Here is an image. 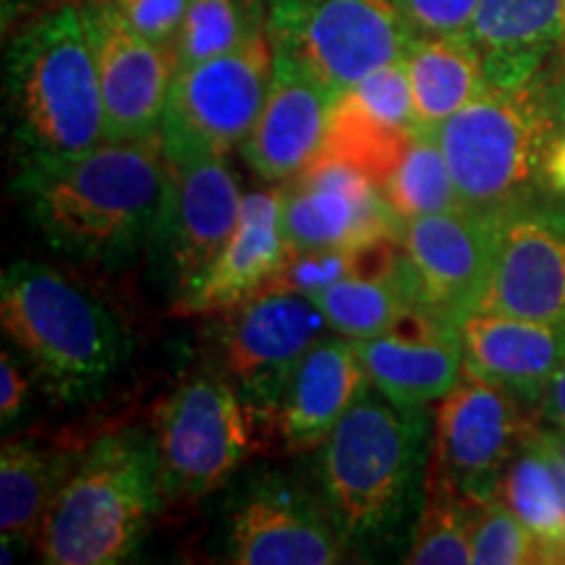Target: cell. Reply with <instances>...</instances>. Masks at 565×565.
I'll return each instance as SVG.
<instances>
[{"mask_svg":"<svg viewBox=\"0 0 565 565\" xmlns=\"http://www.w3.org/2000/svg\"><path fill=\"white\" fill-rule=\"evenodd\" d=\"M11 186L51 249L87 265H129L150 244L166 192L162 141L105 139L79 158L19 166Z\"/></svg>","mask_w":565,"mask_h":565,"instance_id":"cell-1","label":"cell"},{"mask_svg":"<svg viewBox=\"0 0 565 565\" xmlns=\"http://www.w3.org/2000/svg\"><path fill=\"white\" fill-rule=\"evenodd\" d=\"M6 116L17 168L79 158L105 141L100 74L82 0H63L13 38Z\"/></svg>","mask_w":565,"mask_h":565,"instance_id":"cell-2","label":"cell"},{"mask_svg":"<svg viewBox=\"0 0 565 565\" xmlns=\"http://www.w3.org/2000/svg\"><path fill=\"white\" fill-rule=\"evenodd\" d=\"M0 324L11 349L58 404L100 398L131 356V335L118 315L47 265L6 267Z\"/></svg>","mask_w":565,"mask_h":565,"instance_id":"cell-3","label":"cell"},{"mask_svg":"<svg viewBox=\"0 0 565 565\" xmlns=\"http://www.w3.org/2000/svg\"><path fill=\"white\" fill-rule=\"evenodd\" d=\"M427 414L370 387L317 456L322 500L351 550L393 542L416 503L427 458Z\"/></svg>","mask_w":565,"mask_h":565,"instance_id":"cell-4","label":"cell"},{"mask_svg":"<svg viewBox=\"0 0 565 565\" xmlns=\"http://www.w3.org/2000/svg\"><path fill=\"white\" fill-rule=\"evenodd\" d=\"M168 503L154 435L139 427L95 437L74 458L42 526L51 565H116L141 547Z\"/></svg>","mask_w":565,"mask_h":565,"instance_id":"cell-5","label":"cell"},{"mask_svg":"<svg viewBox=\"0 0 565 565\" xmlns=\"http://www.w3.org/2000/svg\"><path fill=\"white\" fill-rule=\"evenodd\" d=\"M433 131L466 207L508 212L545 194V158L565 134V84L540 71L490 87Z\"/></svg>","mask_w":565,"mask_h":565,"instance_id":"cell-6","label":"cell"},{"mask_svg":"<svg viewBox=\"0 0 565 565\" xmlns=\"http://www.w3.org/2000/svg\"><path fill=\"white\" fill-rule=\"evenodd\" d=\"M275 47L265 26L242 45L175 71L160 124L168 162L228 158L249 137L273 79Z\"/></svg>","mask_w":565,"mask_h":565,"instance_id":"cell-7","label":"cell"},{"mask_svg":"<svg viewBox=\"0 0 565 565\" xmlns=\"http://www.w3.org/2000/svg\"><path fill=\"white\" fill-rule=\"evenodd\" d=\"M265 30L335 100L412 40L401 0H267Z\"/></svg>","mask_w":565,"mask_h":565,"instance_id":"cell-8","label":"cell"},{"mask_svg":"<svg viewBox=\"0 0 565 565\" xmlns=\"http://www.w3.org/2000/svg\"><path fill=\"white\" fill-rule=\"evenodd\" d=\"M259 422L223 374L183 383L160 406L152 433L168 503H194L228 482L257 448Z\"/></svg>","mask_w":565,"mask_h":565,"instance_id":"cell-9","label":"cell"},{"mask_svg":"<svg viewBox=\"0 0 565 565\" xmlns=\"http://www.w3.org/2000/svg\"><path fill=\"white\" fill-rule=\"evenodd\" d=\"M217 324V374L242 393L265 422H278V408L296 366L328 333L320 307L299 291L267 286L223 312Z\"/></svg>","mask_w":565,"mask_h":565,"instance_id":"cell-10","label":"cell"},{"mask_svg":"<svg viewBox=\"0 0 565 565\" xmlns=\"http://www.w3.org/2000/svg\"><path fill=\"white\" fill-rule=\"evenodd\" d=\"M532 408L505 387L463 370L435 412L427 469L479 503L498 498L505 466L536 433Z\"/></svg>","mask_w":565,"mask_h":565,"instance_id":"cell-11","label":"cell"},{"mask_svg":"<svg viewBox=\"0 0 565 565\" xmlns=\"http://www.w3.org/2000/svg\"><path fill=\"white\" fill-rule=\"evenodd\" d=\"M225 561L236 565H335L349 561L322 494L280 471H257L225 508Z\"/></svg>","mask_w":565,"mask_h":565,"instance_id":"cell-12","label":"cell"},{"mask_svg":"<svg viewBox=\"0 0 565 565\" xmlns=\"http://www.w3.org/2000/svg\"><path fill=\"white\" fill-rule=\"evenodd\" d=\"M505 212L461 207L404 223V278L412 301L463 322L490 286Z\"/></svg>","mask_w":565,"mask_h":565,"instance_id":"cell-13","label":"cell"},{"mask_svg":"<svg viewBox=\"0 0 565 565\" xmlns=\"http://www.w3.org/2000/svg\"><path fill=\"white\" fill-rule=\"evenodd\" d=\"M242 204V189L225 158L166 160V192L147 252L168 291L181 296L215 259L236 228Z\"/></svg>","mask_w":565,"mask_h":565,"instance_id":"cell-14","label":"cell"},{"mask_svg":"<svg viewBox=\"0 0 565 565\" xmlns=\"http://www.w3.org/2000/svg\"><path fill=\"white\" fill-rule=\"evenodd\" d=\"M100 74L105 139L160 137L175 71L173 45L145 38L113 0H82Z\"/></svg>","mask_w":565,"mask_h":565,"instance_id":"cell-15","label":"cell"},{"mask_svg":"<svg viewBox=\"0 0 565 565\" xmlns=\"http://www.w3.org/2000/svg\"><path fill=\"white\" fill-rule=\"evenodd\" d=\"M282 233L294 252L356 249L401 238L404 221L364 173L343 162L315 160L282 186Z\"/></svg>","mask_w":565,"mask_h":565,"instance_id":"cell-16","label":"cell"},{"mask_svg":"<svg viewBox=\"0 0 565 565\" xmlns=\"http://www.w3.org/2000/svg\"><path fill=\"white\" fill-rule=\"evenodd\" d=\"M479 309L565 324V202L540 196L505 212Z\"/></svg>","mask_w":565,"mask_h":565,"instance_id":"cell-17","label":"cell"},{"mask_svg":"<svg viewBox=\"0 0 565 565\" xmlns=\"http://www.w3.org/2000/svg\"><path fill=\"white\" fill-rule=\"evenodd\" d=\"M356 343L374 391L408 408L440 401L463 374L461 322L412 303L391 330Z\"/></svg>","mask_w":565,"mask_h":565,"instance_id":"cell-18","label":"cell"},{"mask_svg":"<svg viewBox=\"0 0 565 565\" xmlns=\"http://www.w3.org/2000/svg\"><path fill=\"white\" fill-rule=\"evenodd\" d=\"M294 257L282 233V186L244 196L242 215L215 259L175 296V315H223L259 294Z\"/></svg>","mask_w":565,"mask_h":565,"instance_id":"cell-19","label":"cell"},{"mask_svg":"<svg viewBox=\"0 0 565 565\" xmlns=\"http://www.w3.org/2000/svg\"><path fill=\"white\" fill-rule=\"evenodd\" d=\"M335 97L299 61L275 51L263 113L242 154L259 179L286 183L307 171L322 150Z\"/></svg>","mask_w":565,"mask_h":565,"instance_id":"cell-20","label":"cell"},{"mask_svg":"<svg viewBox=\"0 0 565 565\" xmlns=\"http://www.w3.org/2000/svg\"><path fill=\"white\" fill-rule=\"evenodd\" d=\"M463 370L505 387L529 406L540 404L547 380L565 362V324L475 309L461 322Z\"/></svg>","mask_w":565,"mask_h":565,"instance_id":"cell-21","label":"cell"},{"mask_svg":"<svg viewBox=\"0 0 565 565\" xmlns=\"http://www.w3.org/2000/svg\"><path fill=\"white\" fill-rule=\"evenodd\" d=\"M356 343L324 333L296 366L278 408V433L291 454L317 450L338 422L370 391Z\"/></svg>","mask_w":565,"mask_h":565,"instance_id":"cell-22","label":"cell"},{"mask_svg":"<svg viewBox=\"0 0 565 565\" xmlns=\"http://www.w3.org/2000/svg\"><path fill=\"white\" fill-rule=\"evenodd\" d=\"M469 38L490 87L524 84L565 40L563 0H479Z\"/></svg>","mask_w":565,"mask_h":565,"instance_id":"cell-23","label":"cell"},{"mask_svg":"<svg viewBox=\"0 0 565 565\" xmlns=\"http://www.w3.org/2000/svg\"><path fill=\"white\" fill-rule=\"evenodd\" d=\"M76 458V456H74ZM71 458L32 437H13L0 454V534L3 557L38 545L53 498L71 471Z\"/></svg>","mask_w":565,"mask_h":565,"instance_id":"cell-24","label":"cell"},{"mask_svg":"<svg viewBox=\"0 0 565 565\" xmlns=\"http://www.w3.org/2000/svg\"><path fill=\"white\" fill-rule=\"evenodd\" d=\"M419 129H437L490 89L482 55L466 34H422L404 53Z\"/></svg>","mask_w":565,"mask_h":565,"instance_id":"cell-25","label":"cell"},{"mask_svg":"<svg viewBox=\"0 0 565 565\" xmlns=\"http://www.w3.org/2000/svg\"><path fill=\"white\" fill-rule=\"evenodd\" d=\"M498 498L536 536L542 561L565 563V469L536 440V433L505 466Z\"/></svg>","mask_w":565,"mask_h":565,"instance_id":"cell-26","label":"cell"},{"mask_svg":"<svg viewBox=\"0 0 565 565\" xmlns=\"http://www.w3.org/2000/svg\"><path fill=\"white\" fill-rule=\"evenodd\" d=\"M419 129L387 124L385 118L366 110L351 92H343L330 113L328 134L317 160H333L364 173L374 183L391 175Z\"/></svg>","mask_w":565,"mask_h":565,"instance_id":"cell-27","label":"cell"},{"mask_svg":"<svg viewBox=\"0 0 565 565\" xmlns=\"http://www.w3.org/2000/svg\"><path fill=\"white\" fill-rule=\"evenodd\" d=\"M309 299L320 307L330 330L351 341H366L387 333L414 303L404 278V259L395 273L377 278L349 275Z\"/></svg>","mask_w":565,"mask_h":565,"instance_id":"cell-28","label":"cell"},{"mask_svg":"<svg viewBox=\"0 0 565 565\" xmlns=\"http://www.w3.org/2000/svg\"><path fill=\"white\" fill-rule=\"evenodd\" d=\"M479 500H471L454 482L427 469L424 505L406 563L463 565L471 563V524Z\"/></svg>","mask_w":565,"mask_h":565,"instance_id":"cell-29","label":"cell"},{"mask_svg":"<svg viewBox=\"0 0 565 565\" xmlns=\"http://www.w3.org/2000/svg\"><path fill=\"white\" fill-rule=\"evenodd\" d=\"M385 202L401 221L461 207L454 173L435 131L419 129L398 168L380 183Z\"/></svg>","mask_w":565,"mask_h":565,"instance_id":"cell-30","label":"cell"},{"mask_svg":"<svg viewBox=\"0 0 565 565\" xmlns=\"http://www.w3.org/2000/svg\"><path fill=\"white\" fill-rule=\"evenodd\" d=\"M259 26H265V19L246 0H189L173 40L179 68L233 51Z\"/></svg>","mask_w":565,"mask_h":565,"instance_id":"cell-31","label":"cell"},{"mask_svg":"<svg viewBox=\"0 0 565 565\" xmlns=\"http://www.w3.org/2000/svg\"><path fill=\"white\" fill-rule=\"evenodd\" d=\"M471 563L526 565L545 563L536 536L500 498L477 505L471 524Z\"/></svg>","mask_w":565,"mask_h":565,"instance_id":"cell-32","label":"cell"},{"mask_svg":"<svg viewBox=\"0 0 565 565\" xmlns=\"http://www.w3.org/2000/svg\"><path fill=\"white\" fill-rule=\"evenodd\" d=\"M349 92L366 110L385 118L387 124L406 126V129H419L414 116L412 79H408V68L404 58L374 68L362 82L353 84Z\"/></svg>","mask_w":565,"mask_h":565,"instance_id":"cell-33","label":"cell"},{"mask_svg":"<svg viewBox=\"0 0 565 565\" xmlns=\"http://www.w3.org/2000/svg\"><path fill=\"white\" fill-rule=\"evenodd\" d=\"M353 275V249H320V252H294L288 265L270 286L291 288L303 296H315L338 280Z\"/></svg>","mask_w":565,"mask_h":565,"instance_id":"cell-34","label":"cell"},{"mask_svg":"<svg viewBox=\"0 0 565 565\" xmlns=\"http://www.w3.org/2000/svg\"><path fill=\"white\" fill-rule=\"evenodd\" d=\"M479 0H401L412 38L422 34H466Z\"/></svg>","mask_w":565,"mask_h":565,"instance_id":"cell-35","label":"cell"},{"mask_svg":"<svg viewBox=\"0 0 565 565\" xmlns=\"http://www.w3.org/2000/svg\"><path fill=\"white\" fill-rule=\"evenodd\" d=\"M137 30L160 45H173L189 0H113Z\"/></svg>","mask_w":565,"mask_h":565,"instance_id":"cell-36","label":"cell"},{"mask_svg":"<svg viewBox=\"0 0 565 565\" xmlns=\"http://www.w3.org/2000/svg\"><path fill=\"white\" fill-rule=\"evenodd\" d=\"M32 370L17 351L6 345L0 353V422L9 429L24 412L32 393Z\"/></svg>","mask_w":565,"mask_h":565,"instance_id":"cell-37","label":"cell"},{"mask_svg":"<svg viewBox=\"0 0 565 565\" xmlns=\"http://www.w3.org/2000/svg\"><path fill=\"white\" fill-rule=\"evenodd\" d=\"M536 412H540V416L550 427L565 429V362L547 380L545 391L540 395V404H536Z\"/></svg>","mask_w":565,"mask_h":565,"instance_id":"cell-38","label":"cell"},{"mask_svg":"<svg viewBox=\"0 0 565 565\" xmlns=\"http://www.w3.org/2000/svg\"><path fill=\"white\" fill-rule=\"evenodd\" d=\"M545 194L565 202V134L553 141L545 158Z\"/></svg>","mask_w":565,"mask_h":565,"instance_id":"cell-39","label":"cell"},{"mask_svg":"<svg viewBox=\"0 0 565 565\" xmlns=\"http://www.w3.org/2000/svg\"><path fill=\"white\" fill-rule=\"evenodd\" d=\"M536 440L545 445L547 454L565 469V429H555V427L536 429Z\"/></svg>","mask_w":565,"mask_h":565,"instance_id":"cell-40","label":"cell"},{"mask_svg":"<svg viewBox=\"0 0 565 565\" xmlns=\"http://www.w3.org/2000/svg\"><path fill=\"white\" fill-rule=\"evenodd\" d=\"M249 3V9L257 13L259 19H265V9H267V0H246Z\"/></svg>","mask_w":565,"mask_h":565,"instance_id":"cell-41","label":"cell"},{"mask_svg":"<svg viewBox=\"0 0 565 565\" xmlns=\"http://www.w3.org/2000/svg\"><path fill=\"white\" fill-rule=\"evenodd\" d=\"M563 26H565V0H563Z\"/></svg>","mask_w":565,"mask_h":565,"instance_id":"cell-42","label":"cell"}]
</instances>
